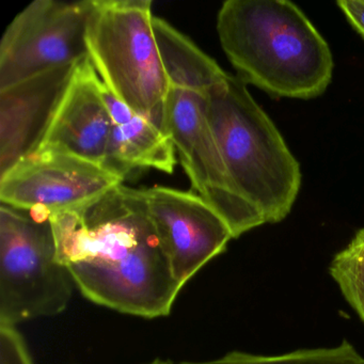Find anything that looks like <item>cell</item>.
<instances>
[{"mask_svg":"<svg viewBox=\"0 0 364 364\" xmlns=\"http://www.w3.org/2000/svg\"><path fill=\"white\" fill-rule=\"evenodd\" d=\"M50 218L59 261L87 299L144 318L171 313L183 287L149 214L144 189L121 184Z\"/></svg>","mask_w":364,"mask_h":364,"instance_id":"cell-1","label":"cell"},{"mask_svg":"<svg viewBox=\"0 0 364 364\" xmlns=\"http://www.w3.org/2000/svg\"><path fill=\"white\" fill-rule=\"evenodd\" d=\"M217 33L237 77L272 97L315 99L331 82L329 46L289 0H228Z\"/></svg>","mask_w":364,"mask_h":364,"instance_id":"cell-2","label":"cell"},{"mask_svg":"<svg viewBox=\"0 0 364 364\" xmlns=\"http://www.w3.org/2000/svg\"><path fill=\"white\" fill-rule=\"evenodd\" d=\"M206 112L230 176L265 223L284 220L301 187L299 163L237 76L206 93Z\"/></svg>","mask_w":364,"mask_h":364,"instance_id":"cell-3","label":"cell"},{"mask_svg":"<svg viewBox=\"0 0 364 364\" xmlns=\"http://www.w3.org/2000/svg\"><path fill=\"white\" fill-rule=\"evenodd\" d=\"M153 16L151 0H95L87 46L91 63L112 95L167 134L170 86Z\"/></svg>","mask_w":364,"mask_h":364,"instance_id":"cell-4","label":"cell"},{"mask_svg":"<svg viewBox=\"0 0 364 364\" xmlns=\"http://www.w3.org/2000/svg\"><path fill=\"white\" fill-rule=\"evenodd\" d=\"M75 282L59 261L50 215L0 205V326L60 314Z\"/></svg>","mask_w":364,"mask_h":364,"instance_id":"cell-5","label":"cell"},{"mask_svg":"<svg viewBox=\"0 0 364 364\" xmlns=\"http://www.w3.org/2000/svg\"><path fill=\"white\" fill-rule=\"evenodd\" d=\"M166 131L193 191L229 225L234 238L265 225L230 176L206 112V95L170 86Z\"/></svg>","mask_w":364,"mask_h":364,"instance_id":"cell-6","label":"cell"},{"mask_svg":"<svg viewBox=\"0 0 364 364\" xmlns=\"http://www.w3.org/2000/svg\"><path fill=\"white\" fill-rule=\"evenodd\" d=\"M95 0H36L8 25L0 42V90L88 57Z\"/></svg>","mask_w":364,"mask_h":364,"instance_id":"cell-7","label":"cell"},{"mask_svg":"<svg viewBox=\"0 0 364 364\" xmlns=\"http://www.w3.org/2000/svg\"><path fill=\"white\" fill-rule=\"evenodd\" d=\"M104 166L60 152H38L0 176V201L31 212L75 210L123 184Z\"/></svg>","mask_w":364,"mask_h":364,"instance_id":"cell-8","label":"cell"},{"mask_svg":"<svg viewBox=\"0 0 364 364\" xmlns=\"http://www.w3.org/2000/svg\"><path fill=\"white\" fill-rule=\"evenodd\" d=\"M144 195L174 278L184 287L227 249L233 233L197 193L155 186Z\"/></svg>","mask_w":364,"mask_h":364,"instance_id":"cell-9","label":"cell"},{"mask_svg":"<svg viewBox=\"0 0 364 364\" xmlns=\"http://www.w3.org/2000/svg\"><path fill=\"white\" fill-rule=\"evenodd\" d=\"M80 63L0 90V176L37 152Z\"/></svg>","mask_w":364,"mask_h":364,"instance_id":"cell-10","label":"cell"},{"mask_svg":"<svg viewBox=\"0 0 364 364\" xmlns=\"http://www.w3.org/2000/svg\"><path fill=\"white\" fill-rule=\"evenodd\" d=\"M112 120L89 56L78 65L37 152H60L103 166Z\"/></svg>","mask_w":364,"mask_h":364,"instance_id":"cell-11","label":"cell"},{"mask_svg":"<svg viewBox=\"0 0 364 364\" xmlns=\"http://www.w3.org/2000/svg\"><path fill=\"white\" fill-rule=\"evenodd\" d=\"M176 146L169 136L135 112L122 122L112 124L103 166L127 178L135 169L173 173Z\"/></svg>","mask_w":364,"mask_h":364,"instance_id":"cell-12","label":"cell"},{"mask_svg":"<svg viewBox=\"0 0 364 364\" xmlns=\"http://www.w3.org/2000/svg\"><path fill=\"white\" fill-rule=\"evenodd\" d=\"M153 29L169 86L208 91L225 77L218 63L163 18L153 16Z\"/></svg>","mask_w":364,"mask_h":364,"instance_id":"cell-13","label":"cell"},{"mask_svg":"<svg viewBox=\"0 0 364 364\" xmlns=\"http://www.w3.org/2000/svg\"><path fill=\"white\" fill-rule=\"evenodd\" d=\"M178 364H364V358L348 341L326 348L299 349L283 355H264L231 351L206 361H181Z\"/></svg>","mask_w":364,"mask_h":364,"instance_id":"cell-14","label":"cell"},{"mask_svg":"<svg viewBox=\"0 0 364 364\" xmlns=\"http://www.w3.org/2000/svg\"><path fill=\"white\" fill-rule=\"evenodd\" d=\"M329 272L364 323V228L355 233L346 248L334 255Z\"/></svg>","mask_w":364,"mask_h":364,"instance_id":"cell-15","label":"cell"},{"mask_svg":"<svg viewBox=\"0 0 364 364\" xmlns=\"http://www.w3.org/2000/svg\"><path fill=\"white\" fill-rule=\"evenodd\" d=\"M0 364H33L26 342L16 327L0 326Z\"/></svg>","mask_w":364,"mask_h":364,"instance_id":"cell-16","label":"cell"},{"mask_svg":"<svg viewBox=\"0 0 364 364\" xmlns=\"http://www.w3.org/2000/svg\"><path fill=\"white\" fill-rule=\"evenodd\" d=\"M336 5L349 24L364 39V0H338Z\"/></svg>","mask_w":364,"mask_h":364,"instance_id":"cell-17","label":"cell"},{"mask_svg":"<svg viewBox=\"0 0 364 364\" xmlns=\"http://www.w3.org/2000/svg\"><path fill=\"white\" fill-rule=\"evenodd\" d=\"M144 364H176L172 360L170 359H161V358H156V359L152 360V361L148 362V363Z\"/></svg>","mask_w":364,"mask_h":364,"instance_id":"cell-18","label":"cell"}]
</instances>
